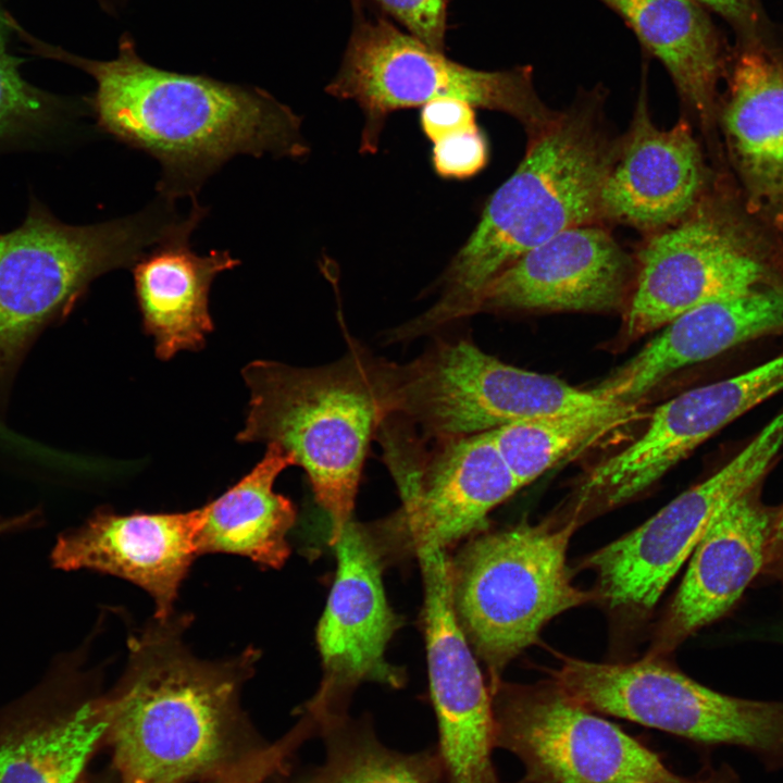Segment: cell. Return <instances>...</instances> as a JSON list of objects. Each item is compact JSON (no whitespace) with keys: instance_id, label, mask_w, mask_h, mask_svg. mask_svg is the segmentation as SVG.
Returning <instances> with one entry per match:
<instances>
[{"instance_id":"obj_1","label":"cell","mask_w":783,"mask_h":783,"mask_svg":"<svg viewBox=\"0 0 783 783\" xmlns=\"http://www.w3.org/2000/svg\"><path fill=\"white\" fill-rule=\"evenodd\" d=\"M40 51L94 78L89 105L98 128L159 162L157 188L166 200L195 197L235 156L297 159L309 151L300 116L268 91L153 66L129 36L105 61L52 47Z\"/></svg>"},{"instance_id":"obj_2","label":"cell","mask_w":783,"mask_h":783,"mask_svg":"<svg viewBox=\"0 0 783 783\" xmlns=\"http://www.w3.org/2000/svg\"><path fill=\"white\" fill-rule=\"evenodd\" d=\"M191 620L153 618L130 634L122 676L101 696L119 783L204 780L259 748L249 746L239 694L260 650L199 659L183 642Z\"/></svg>"},{"instance_id":"obj_3","label":"cell","mask_w":783,"mask_h":783,"mask_svg":"<svg viewBox=\"0 0 783 783\" xmlns=\"http://www.w3.org/2000/svg\"><path fill=\"white\" fill-rule=\"evenodd\" d=\"M599 89L576 98L529 147L488 199L480 222L440 278V295L407 322L413 337L458 321L501 271L561 232L599 223V196L619 139L608 129Z\"/></svg>"},{"instance_id":"obj_4","label":"cell","mask_w":783,"mask_h":783,"mask_svg":"<svg viewBox=\"0 0 783 783\" xmlns=\"http://www.w3.org/2000/svg\"><path fill=\"white\" fill-rule=\"evenodd\" d=\"M243 377L250 398L236 439L274 444L293 456L330 518L334 546L351 521L368 448L384 418L374 357L353 344L331 364L256 360Z\"/></svg>"},{"instance_id":"obj_5","label":"cell","mask_w":783,"mask_h":783,"mask_svg":"<svg viewBox=\"0 0 783 783\" xmlns=\"http://www.w3.org/2000/svg\"><path fill=\"white\" fill-rule=\"evenodd\" d=\"M162 198L135 214L70 225L30 202L24 222L0 234V378L49 319L70 308L98 276L133 266L179 232V216Z\"/></svg>"},{"instance_id":"obj_6","label":"cell","mask_w":783,"mask_h":783,"mask_svg":"<svg viewBox=\"0 0 783 783\" xmlns=\"http://www.w3.org/2000/svg\"><path fill=\"white\" fill-rule=\"evenodd\" d=\"M350 4L351 30L339 67L325 90L361 108V152H376L391 112L439 98L507 113L521 123L530 139L556 120L559 112L538 97L531 67L472 69L431 48L381 12Z\"/></svg>"},{"instance_id":"obj_7","label":"cell","mask_w":783,"mask_h":783,"mask_svg":"<svg viewBox=\"0 0 783 783\" xmlns=\"http://www.w3.org/2000/svg\"><path fill=\"white\" fill-rule=\"evenodd\" d=\"M575 523L481 534L450 560L457 619L495 676L552 618L592 598L572 584L567 564Z\"/></svg>"},{"instance_id":"obj_8","label":"cell","mask_w":783,"mask_h":783,"mask_svg":"<svg viewBox=\"0 0 783 783\" xmlns=\"http://www.w3.org/2000/svg\"><path fill=\"white\" fill-rule=\"evenodd\" d=\"M375 373L384 418L426 437L484 433L611 401L506 363L465 339L436 340L407 363L375 358Z\"/></svg>"},{"instance_id":"obj_9","label":"cell","mask_w":783,"mask_h":783,"mask_svg":"<svg viewBox=\"0 0 783 783\" xmlns=\"http://www.w3.org/2000/svg\"><path fill=\"white\" fill-rule=\"evenodd\" d=\"M375 436L397 484L400 508L368 532L381 556L444 549L486 526L498 505L521 488L488 432L426 437L395 418Z\"/></svg>"},{"instance_id":"obj_10","label":"cell","mask_w":783,"mask_h":783,"mask_svg":"<svg viewBox=\"0 0 783 783\" xmlns=\"http://www.w3.org/2000/svg\"><path fill=\"white\" fill-rule=\"evenodd\" d=\"M495 747L524 766L518 783H688L660 756L556 684L493 689Z\"/></svg>"},{"instance_id":"obj_11","label":"cell","mask_w":783,"mask_h":783,"mask_svg":"<svg viewBox=\"0 0 783 783\" xmlns=\"http://www.w3.org/2000/svg\"><path fill=\"white\" fill-rule=\"evenodd\" d=\"M555 684L586 708L655 728L705 746L761 751L772 738L768 700L713 691L661 662L597 663L564 658Z\"/></svg>"},{"instance_id":"obj_12","label":"cell","mask_w":783,"mask_h":783,"mask_svg":"<svg viewBox=\"0 0 783 783\" xmlns=\"http://www.w3.org/2000/svg\"><path fill=\"white\" fill-rule=\"evenodd\" d=\"M635 264L623 310L629 339L660 330L701 304L783 284L739 227L705 202L650 234Z\"/></svg>"},{"instance_id":"obj_13","label":"cell","mask_w":783,"mask_h":783,"mask_svg":"<svg viewBox=\"0 0 783 783\" xmlns=\"http://www.w3.org/2000/svg\"><path fill=\"white\" fill-rule=\"evenodd\" d=\"M782 446L783 409L714 474L595 551L587 564L608 604L635 610L654 607L712 519L760 484Z\"/></svg>"},{"instance_id":"obj_14","label":"cell","mask_w":783,"mask_h":783,"mask_svg":"<svg viewBox=\"0 0 783 783\" xmlns=\"http://www.w3.org/2000/svg\"><path fill=\"white\" fill-rule=\"evenodd\" d=\"M337 569L316 629L322 680L303 714L319 729L348 717L363 682L395 688L405 676L387 663L386 646L399 626L382 581L383 558L365 526L350 521L336 542Z\"/></svg>"},{"instance_id":"obj_15","label":"cell","mask_w":783,"mask_h":783,"mask_svg":"<svg viewBox=\"0 0 783 783\" xmlns=\"http://www.w3.org/2000/svg\"><path fill=\"white\" fill-rule=\"evenodd\" d=\"M424 583V623L431 698L446 783H502L495 748L492 696L457 619L450 559L443 549L418 555Z\"/></svg>"},{"instance_id":"obj_16","label":"cell","mask_w":783,"mask_h":783,"mask_svg":"<svg viewBox=\"0 0 783 783\" xmlns=\"http://www.w3.org/2000/svg\"><path fill=\"white\" fill-rule=\"evenodd\" d=\"M781 390L783 352L676 395L654 410L633 443L589 470L579 486L581 506L611 508L631 500L722 427Z\"/></svg>"},{"instance_id":"obj_17","label":"cell","mask_w":783,"mask_h":783,"mask_svg":"<svg viewBox=\"0 0 783 783\" xmlns=\"http://www.w3.org/2000/svg\"><path fill=\"white\" fill-rule=\"evenodd\" d=\"M636 264L599 223L568 228L494 277L460 319L488 311L624 310Z\"/></svg>"},{"instance_id":"obj_18","label":"cell","mask_w":783,"mask_h":783,"mask_svg":"<svg viewBox=\"0 0 783 783\" xmlns=\"http://www.w3.org/2000/svg\"><path fill=\"white\" fill-rule=\"evenodd\" d=\"M78 659L54 661L40 682L0 707V783H77L104 739L101 696H83Z\"/></svg>"},{"instance_id":"obj_19","label":"cell","mask_w":783,"mask_h":783,"mask_svg":"<svg viewBox=\"0 0 783 783\" xmlns=\"http://www.w3.org/2000/svg\"><path fill=\"white\" fill-rule=\"evenodd\" d=\"M207 506L187 512L117 514L101 509L62 532L50 554L53 568L92 570L124 579L154 601V619L174 616V604L192 562Z\"/></svg>"},{"instance_id":"obj_20","label":"cell","mask_w":783,"mask_h":783,"mask_svg":"<svg viewBox=\"0 0 783 783\" xmlns=\"http://www.w3.org/2000/svg\"><path fill=\"white\" fill-rule=\"evenodd\" d=\"M704 183L703 154L689 124L659 128L642 89L600 189L599 221L659 232L697 207Z\"/></svg>"},{"instance_id":"obj_21","label":"cell","mask_w":783,"mask_h":783,"mask_svg":"<svg viewBox=\"0 0 783 783\" xmlns=\"http://www.w3.org/2000/svg\"><path fill=\"white\" fill-rule=\"evenodd\" d=\"M592 389L637 403L670 375L744 343L783 333V284L696 307L660 328Z\"/></svg>"},{"instance_id":"obj_22","label":"cell","mask_w":783,"mask_h":783,"mask_svg":"<svg viewBox=\"0 0 783 783\" xmlns=\"http://www.w3.org/2000/svg\"><path fill=\"white\" fill-rule=\"evenodd\" d=\"M760 484L732 501L698 540L669 608L661 644L672 647L725 614L763 570L775 509Z\"/></svg>"},{"instance_id":"obj_23","label":"cell","mask_w":783,"mask_h":783,"mask_svg":"<svg viewBox=\"0 0 783 783\" xmlns=\"http://www.w3.org/2000/svg\"><path fill=\"white\" fill-rule=\"evenodd\" d=\"M196 227L185 228L148 250L132 266L145 331L153 337L159 359L198 350L213 330L209 293L220 273L240 261L226 250L207 254L189 244Z\"/></svg>"},{"instance_id":"obj_24","label":"cell","mask_w":783,"mask_h":783,"mask_svg":"<svg viewBox=\"0 0 783 783\" xmlns=\"http://www.w3.org/2000/svg\"><path fill=\"white\" fill-rule=\"evenodd\" d=\"M723 126L753 209L783 222V60L746 46L731 76Z\"/></svg>"},{"instance_id":"obj_25","label":"cell","mask_w":783,"mask_h":783,"mask_svg":"<svg viewBox=\"0 0 783 783\" xmlns=\"http://www.w3.org/2000/svg\"><path fill=\"white\" fill-rule=\"evenodd\" d=\"M619 14L669 72L681 99L704 126L712 122L723 67L720 37L692 0H599Z\"/></svg>"},{"instance_id":"obj_26","label":"cell","mask_w":783,"mask_h":783,"mask_svg":"<svg viewBox=\"0 0 783 783\" xmlns=\"http://www.w3.org/2000/svg\"><path fill=\"white\" fill-rule=\"evenodd\" d=\"M295 465L293 456L274 444L240 481L208 502L198 534L199 556L223 552L278 569L290 555L287 534L296 521L294 504L274 492L276 477Z\"/></svg>"},{"instance_id":"obj_27","label":"cell","mask_w":783,"mask_h":783,"mask_svg":"<svg viewBox=\"0 0 783 783\" xmlns=\"http://www.w3.org/2000/svg\"><path fill=\"white\" fill-rule=\"evenodd\" d=\"M642 415L637 403L607 401L514 422L488 433L511 473L524 487L597 436Z\"/></svg>"},{"instance_id":"obj_28","label":"cell","mask_w":783,"mask_h":783,"mask_svg":"<svg viewBox=\"0 0 783 783\" xmlns=\"http://www.w3.org/2000/svg\"><path fill=\"white\" fill-rule=\"evenodd\" d=\"M326 751L337 760L333 783H443L438 751L401 753L385 746L372 723L347 717L319 728Z\"/></svg>"},{"instance_id":"obj_29","label":"cell","mask_w":783,"mask_h":783,"mask_svg":"<svg viewBox=\"0 0 783 783\" xmlns=\"http://www.w3.org/2000/svg\"><path fill=\"white\" fill-rule=\"evenodd\" d=\"M14 23L0 10V142L35 136L60 122V101L26 82L9 50Z\"/></svg>"},{"instance_id":"obj_30","label":"cell","mask_w":783,"mask_h":783,"mask_svg":"<svg viewBox=\"0 0 783 783\" xmlns=\"http://www.w3.org/2000/svg\"><path fill=\"white\" fill-rule=\"evenodd\" d=\"M318 734L307 717L284 737L261 746L223 770L204 779V783H264L285 765L288 757L310 736Z\"/></svg>"},{"instance_id":"obj_31","label":"cell","mask_w":783,"mask_h":783,"mask_svg":"<svg viewBox=\"0 0 783 783\" xmlns=\"http://www.w3.org/2000/svg\"><path fill=\"white\" fill-rule=\"evenodd\" d=\"M374 9L433 49L446 52L449 0H349Z\"/></svg>"},{"instance_id":"obj_32","label":"cell","mask_w":783,"mask_h":783,"mask_svg":"<svg viewBox=\"0 0 783 783\" xmlns=\"http://www.w3.org/2000/svg\"><path fill=\"white\" fill-rule=\"evenodd\" d=\"M488 146L480 127L447 136L433 144L432 163L444 178H468L487 163Z\"/></svg>"},{"instance_id":"obj_33","label":"cell","mask_w":783,"mask_h":783,"mask_svg":"<svg viewBox=\"0 0 783 783\" xmlns=\"http://www.w3.org/2000/svg\"><path fill=\"white\" fill-rule=\"evenodd\" d=\"M420 121L423 133L433 144L478 127L474 107L456 98H439L426 103L422 107Z\"/></svg>"},{"instance_id":"obj_34","label":"cell","mask_w":783,"mask_h":783,"mask_svg":"<svg viewBox=\"0 0 783 783\" xmlns=\"http://www.w3.org/2000/svg\"><path fill=\"white\" fill-rule=\"evenodd\" d=\"M724 17L746 46L766 45L765 24L758 0H692Z\"/></svg>"},{"instance_id":"obj_35","label":"cell","mask_w":783,"mask_h":783,"mask_svg":"<svg viewBox=\"0 0 783 783\" xmlns=\"http://www.w3.org/2000/svg\"><path fill=\"white\" fill-rule=\"evenodd\" d=\"M762 571L775 577L783 586V505L775 508Z\"/></svg>"},{"instance_id":"obj_36","label":"cell","mask_w":783,"mask_h":783,"mask_svg":"<svg viewBox=\"0 0 783 783\" xmlns=\"http://www.w3.org/2000/svg\"><path fill=\"white\" fill-rule=\"evenodd\" d=\"M688 783H741L739 775L735 770L726 765L722 763L718 768L706 767L700 773Z\"/></svg>"},{"instance_id":"obj_37","label":"cell","mask_w":783,"mask_h":783,"mask_svg":"<svg viewBox=\"0 0 783 783\" xmlns=\"http://www.w3.org/2000/svg\"><path fill=\"white\" fill-rule=\"evenodd\" d=\"M336 773L337 760L333 754L326 751L325 762L306 772L296 783H333Z\"/></svg>"},{"instance_id":"obj_38","label":"cell","mask_w":783,"mask_h":783,"mask_svg":"<svg viewBox=\"0 0 783 783\" xmlns=\"http://www.w3.org/2000/svg\"><path fill=\"white\" fill-rule=\"evenodd\" d=\"M107 9H116L124 0H99Z\"/></svg>"},{"instance_id":"obj_39","label":"cell","mask_w":783,"mask_h":783,"mask_svg":"<svg viewBox=\"0 0 783 783\" xmlns=\"http://www.w3.org/2000/svg\"><path fill=\"white\" fill-rule=\"evenodd\" d=\"M104 783H108V782H104ZM115 783H119V782H117V780H116V782H115Z\"/></svg>"}]
</instances>
